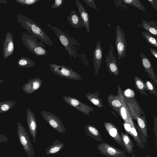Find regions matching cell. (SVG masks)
<instances>
[{"label": "cell", "mask_w": 157, "mask_h": 157, "mask_svg": "<svg viewBox=\"0 0 157 157\" xmlns=\"http://www.w3.org/2000/svg\"><path fill=\"white\" fill-rule=\"evenodd\" d=\"M17 17V22L31 35L47 45L56 47L55 45L38 24L23 14L18 13Z\"/></svg>", "instance_id": "obj_1"}, {"label": "cell", "mask_w": 157, "mask_h": 157, "mask_svg": "<svg viewBox=\"0 0 157 157\" xmlns=\"http://www.w3.org/2000/svg\"><path fill=\"white\" fill-rule=\"evenodd\" d=\"M47 25L53 31L61 44L65 47L71 59L72 58L75 59L77 57H79L77 52L80 49V44L78 42L56 27L52 26L48 23H47Z\"/></svg>", "instance_id": "obj_2"}, {"label": "cell", "mask_w": 157, "mask_h": 157, "mask_svg": "<svg viewBox=\"0 0 157 157\" xmlns=\"http://www.w3.org/2000/svg\"><path fill=\"white\" fill-rule=\"evenodd\" d=\"M21 38L25 47L36 56H44L48 55L44 48L45 46L41 41L27 32H23Z\"/></svg>", "instance_id": "obj_3"}, {"label": "cell", "mask_w": 157, "mask_h": 157, "mask_svg": "<svg viewBox=\"0 0 157 157\" xmlns=\"http://www.w3.org/2000/svg\"><path fill=\"white\" fill-rule=\"evenodd\" d=\"M17 133L20 143L28 157H34V150L29 134L25 127L19 122L17 123Z\"/></svg>", "instance_id": "obj_4"}, {"label": "cell", "mask_w": 157, "mask_h": 157, "mask_svg": "<svg viewBox=\"0 0 157 157\" xmlns=\"http://www.w3.org/2000/svg\"><path fill=\"white\" fill-rule=\"evenodd\" d=\"M52 71L56 75L71 80H80L82 78L77 72L64 65L54 63L49 64Z\"/></svg>", "instance_id": "obj_5"}, {"label": "cell", "mask_w": 157, "mask_h": 157, "mask_svg": "<svg viewBox=\"0 0 157 157\" xmlns=\"http://www.w3.org/2000/svg\"><path fill=\"white\" fill-rule=\"evenodd\" d=\"M116 36L115 45L117 50L118 59L125 58L127 44L124 32L118 25L116 28Z\"/></svg>", "instance_id": "obj_6"}, {"label": "cell", "mask_w": 157, "mask_h": 157, "mask_svg": "<svg viewBox=\"0 0 157 157\" xmlns=\"http://www.w3.org/2000/svg\"><path fill=\"white\" fill-rule=\"evenodd\" d=\"M42 117L54 130L60 133L65 132L66 129L62 121L53 114L45 111L41 112Z\"/></svg>", "instance_id": "obj_7"}, {"label": "cell", "mask_w": 157, "mask_h": 157, "mask_svg": "<svg viewBox=\"0 0 157 157\" xmlns=\"http://www.w3.org/2000/svg\"><path fill=\"white\" fill-rule=\"evenodd\" d=\"M97 148L100 153L108 157H126L123 151L108 144L101 143Z\"/></svg>", "instance_id": "obj_8"}, {"label": "cell", "mask_w": 157, "mask_h": 157, "mask_svg": "<svg viewBox=\"0 0 157 157\" xmlns=\"http://www.w3.org/2000/svg\"><path fill=\"white\" fill-rule=\"evenodd\" d=\"M63 98L65 102L70 106L86 115L90 116V113L94 111L91 107L74 97L64 96Z\"/></svg>", "instance_id": "obj_9"}, {"label": "cell", "mask_w": 157, "mask_h": 157, "mask_svg": "<svg viewBox=\"0 0 157 157\" xmlns=\"http://www.w3.org/2000/svg\"><path fill=\"white\" fill-rule=\"evenodd\" d=\"M105 62L107 69L111 74L117 76L120 73L116 56H114V48L112 44L110 45L108 56H105Z\"/></svg>", "instance_id": "obj_10"}, {"label": "cell", "mask_w": 157, "mask_h": 157, "mask_svg": "<svg viewBox=\"0 0 157 157\" xmlns=\"http://www.w3.org/2000/svg\"><path fill=\"white\" fill-rule=\"evenodd\" d=\"M118 90L120 94L121 106L120 108L119 115L124 121V123L129 124L131 126L134 125L132 116L128 106L125 102V98L123 94L120 85L118 86Z\"/></svg>", "instance_id": "obj_11"}, {"label": "cell", "mask_w": 157, "mask_h": 157, "mask_svg": "<svg viewBox=\"0 0 157 157\" xmlns=\"http://www.w3.org/2000/svg\"><path fill=\"white\" fill-rule=\"evenodd\" d=\"M2 47L3 58L4 59H7L13 54L14 49L13 36L9 30L7 32Z\"/></svg>", "instance_id": "obj_12"}, {"label": "cell", "mask_w": 157, "mask_h": 157, "mask_svg": "<svg viewBox=\"0 0 157 157\" xmlns=\"http://www.w3.org/2000/svg\"><path fill=\"white\" fill-rule=\"evenodd\" d=\"M26 117L29 131L33 137V143H35L37 128L36 116L33 113L27 108Z\"/></svg>", "instance_id": "obj_13"}, {"label": "cell", "mask_w": 157, "mask_h": 157, "mask_svg": "<svg viewBox=\"0 0 157 157\" xmlns=\"http://www.w3.org/2000/svg\"><path fill=\"white\" fill-rule=\"evenodd\" d=\"M126 103L132 118L136 120L141 132L147 139L148 136L147 128V122L144 114L143 117L141 116L140 115L137 114L131 106L129 104Z\"/></svg>", "instance_id": "obj_14"}, {"label": "cell", "mask_w": 157, "mask_h": 157, "mask_svg": "<svg viewBox=\"0 0 157 157\" xmlns=\"http://www.w3.org/2000/svg\"><path fill=\"white\" fill-rule=\"evenodd\" d=\"M42 82V80L39 78H32L23 85L22 90L25 93L31 94L40 87Z\"/></svg>", "instance_id": "obj_15"}, {"label": "cell", "mask_w": 157, "mask_h": 157, "mask_svg": "<svg viewBox=\"0 0 157 157\" xmlns=\"http://www.w3.org/2000/svg\"><path fill=\"white\" fill-rule=\"evenodd\" d=\"M103 58V52L100 41H98L93 52L94 67L95 69V74L96 76L101 67Z\"/></svg>", "instance_id": "obj_16"}, {"label": "cell", "mask_w": 157, "mask_h": 157, "mask_svg": "<svg viewBox=\"0 0 157 157\" xmlns=\"http://www.w3.org/2000/svg\"><path fill=\"white\" fill-rule=\"evenodd\" d=\"M140 56L142 65L145 72L147 73L149 77L157 86V77L150 60L143 52L140 53Z\"/></svg>", "instance_id": "obj_17"}, {"label": "cell", "mask_w": 157, "mask_h": 157, "mask_svg": "<svg viewBox=\"0 0 157 157\" xmlns=\"http://www.w3.org/2000/svg\"><path fill=\"white\" fill-rule=\"evenodd\" d=\"M104 125L106 131L113 140L125 149L117 127L111 123L108 122H105Z\"/></svg>", "instance_id": "obj_18"}, {"label": "cell", "mask_w": 157, "mask_h": 157, "mask_svg": "<svg viewBox=\"0 0 157 157\" xmlns=\"http://www.w3.org/2000/svg\"><path fill=\"white\" fill-rule=\"evenodd\" d=\"M75 1L80 17L82 19L86 28V32L90 33V17L86 10L80 2L78 0Z\"/></svg>", "instance_id": "obj_19"}, {"label": "cell", "mask_w": 157, "mask_h": 157, "mask_svg": "<svg viewBox=\"0 0 157 157\" xmlns=\"http://www.w3.org/2000/svg\"><path fill=\"white\" fill-rule=\"evenodd\" d=\"M109 105L112 109L119 115L120 108L121 106L120 94L118 90V94L117 96L110 94L107 97Z\"/></svg>", "instance_id": "obj_20"}, {"label": "cell", "mask_w": 157, "mask_h": 157, "mask_svg": "<svg viewBox=\"0 0 157 157\" xmlns=\"http://www.w3.org/2000/svg\"><path fill=\"white\" fill-rule=\"evenodd\" d=\"M67 18L68 22L75 28L79 29L85 26L80 17L74 10L71 11L70 14L67 17Z\"/></svg>", "instance_id": "obj_21"}, {"label": "cell", "mask_w": 157, "mask_h": 157, "mask_svg": "<svg viewBox=\"0 0 157 157\" xmlns=\"http://www.w3.org/2000/svg\"><path fill=\"white\" fill-rule=\"evenodd\" d=\"M84 130L86 134L89 136L98 141H103L99 130L94 126L88 124L85 127Z\"/></svg>", "instance_id": "obj_22"}, {"label": "cell", "mask_w": 157, "mask_h": 157, "mask_svg": "<svg viewBox=\"0 0 157 157\" xmlns=\"http://www.w3.org/2000/svg\"><path fill=\"white\" fill-rule=\"evenodd\" d=\"M120 136L124 149L128 153L132 154L134 145L132 139L127 134L122 132L120 133Z\"/></svg>", "instance_id": "obj_23"}, {"label": "cell", "mask_w": 157, "mask_h": 157, "mask_svg": "<svg viewBox=\"0 0 157 157\" xmlns=\"http://www.w3.org/2000/svg\"><path fill=\"white\" fill-rule=\"evenodd\" d=\"M141 21L142 28L156 37H157V23L154 21H147L142 19H141Z\"/></svg>", "instance_id": "obj_24"}, {"label": "cell", "mask_w": 157, "mask_h": 157, "mask_svg": "<svg viewBox=\"0 0 157 157\" xmlns=\"http://www.w3.org/2000/svg\"><path fill=\"white\" fill-rule=\"evenodd\" d=\"M64 146V144L58 140H56L50 146L45 149L46 154L47 155L56 153L61 150Z\"/></svg>", "instance_id": "obj_25"}, {"label": "cell", "mask_w": 157, "mask_h": 157, "mask_svg": "<svg viewBox=\"0 0 157 157\" xmlns=\"http://www.w3.org/2000/svg\"><path fill=\"white\" fill-rule=\"evenodd\" d=\"M99 94L96 92L93 93H89L86 95L87 99L94 105L100 108L102 107L105 108L101 99L99 98Z\"/></svg>", "instance_id": "obj_26"}, {"label": "cell", "mask_w": 157, "mask_h": 157, "mask_svg": "<svg viewBox=\"0 0 157 157\" xmlns=\"http://www.w3.org/2000/svg\"><path fill=\"white\" fill-rule=\"evenodd\" d=\"M134 81L136 89L142 95L147 96L148 94L145 92L146 87L145 82L137 76H135Z\"/></svg>", "instance_id": "obj_27"}, {"label": "cell", "mask_w": 157, "mask_h": 157, "mask_svg": "<svg viewBox=\"0 0 157 157\" xmlns=\"http://www.w3.org/2000/svg\"><path fill=\"white\" fill-rule=\"evenodd\" d=\"M17 65L20 67L30 68L34 67L35 63L32 59L24 56H22L18 60Z\"/></svg>", "instance_id": "obj_28"}, {"label": "cell", "mask_w": 157, "mask_h": 157, "mask_svg": "<svg viewBox=\"0 0 157 157\" xmlns=\"http://www.w3.org/2000/svg\"><path fill=\"white\" fill-rule=\"evenodd\" d=\"M16 103L15 101L11 100L0 102V114L10 110L14 106Z\"/></svg>", "instance_id": "obj_29"}, {"label": "cell", "mask_w": 157, "mask_h": 157, "mask_svg": "<svg viewBox=\"0 0 157 157\" xmlns=\"http://www.w3.org/2000/svg\"><path fill=\"white\" fill-rule=\"evenodd\" d=\"M142 34L147 42L155 48L157 47V38L151 33L146 31L142 32Z\"/></svg>", "instance_id": "obj_30"}, {"label": "cell", "mask_w": 157, "mask_h": 157, "mask_svg": "<svg viewBox=\"0 0 157 157\" xmlns=\"http://www.w3.org/2000/svg\"><path fill=\"white\" fill-rule=\"evenodd\" d=\"M131 126L130 134L133 137L134 141L136 142L138 147L141 148H144V146L142 140L140 139L134 125Z\"/></svg>", "instance_id": "obj_31"}, {"label": "cell", "mask_w": 157, "mask_h": 157, "mask_svg": "<svg viewBox=\"0 0 157 157\" xmlns=\"http://www.w3.org/2000/svg\"><path fill=\"white\" fill-rule=\"evenodd\" d=\"M124 3L132 6L142 11H145L144 7L139 0H124Z\"/></svg>", "instance_id": "obj_32"}, {"label": "cell", "mask_w": 157, "mask_h": 157, "mask_svg": "<svg viewBox=\"0 0 157 157\" xmlns=\"http://www.w3.org/2000/svg\"><path fill=\"white\" fill-rule=\"evenodd\" d=\"M146 90L148 91L151 94L157 96V91L153 82L151 80H146L145 82Z\"/></svg>", "instance_id": "obj_33"}, {"label": "cell", "mask_w": 157, "mask_h": 157, "mask_svg": "<svg viewBox=\"0 0 157 157\" xmlns=\"http://www.w3.org/2000/svg\"><path fill=\"white\" fill-rule=\"evenodd\" d=\"M17 3L22 5L30 6L33 5L39 1V0H16Z\"/></svg>", "instance_id": "obj_34"}, {"label": "cell", "mask_w": 157, "mask_h": 157, "mask_svg": "<svg viewBox=\"0 0 157 157\" xmlns=\"http://www.w3.org/2000/svg\"><path fill=\"white\" fill-rule=\"evenodd\" d=\"M123 94L126 98L129 99H132L135 96V93L134 91L131 89H126L124 91Z\"/></svg>", "instance_id": "obj_35"}, {"label": "cell", "mask_w": 157, "mask_h": 157, "mask_svg": "<svg viewBox=\"0 0 157 157\" xmlns=\"http://www.w3.org/2000/svg\"><path fill=\"white\" fill-rule=\"evenodd\" d=\"M85 2L89 6L95 10H97L98 8L94 1L93 0H84Z\"/></svg>", "instance_id": "obj_36"}, {"label": "cell", "mask_w": 157, "mask_h": 157, "mask_svg": "<svg viewBox=\"0 0 157 157\" xmlns=\"http://www.w3.org/2000/svg\"><path fill=\"white\" fill-rule=\"evenodd\" d=\"M64 1V0H56L51 7L55 9L59 8L63 4Z\"/></svg>", "instance_id": "obj_37"}, {"label": "cell", "mask_w": 157, "mask_h": 157, "mask_svg": "<svg viewBox=\"0 0 157 157\" xmlns=\"http://www.w3.org/2000/svg\"><path fill=\"white\" fill-rule=\"evenodd\" d=\"M154 131L157 140V117L154 115Z\"/></svg>", "instance_id": "obj_38"}, {"label": "cell", "mask_w": 157, "mask_h": 157, "mask_svg": "<svg viewBox=\"0 0 157 157\" xmlns=\"http://www.w3.org/2000/svg\"><path fill=\"white\" fill-rule=\"evenodd\" d=\"M8 140V138L6 136L0 134V143L6 142Z\"/></svg>", "instance_id": "obj_39"}, {"label": "cell", "mask_w": 157, "mask_h": 157, "mask_svg": "<svg viewBox=\"0 0 157 157\" xmlns=\"http://www.w3.org/2000/svg\"><path fill=\"white\" fill-rule=\"evenodd\" d=\"M147 1L152 5L153 8L157 12V0H148Z\"/></svg>", "instance_id": "obj_40"}, {"label": "cell", "mask_w": 157, "mask_h": 157, "mask_svg": "<svg viewBox=\"0 0 157 157\" xmlns=\"http://www.w3.org/2000/svg\"><path fill=\"white\" fill-rule=\"evenodd\" d=\"M124 125L125 130L130 134L131 128V125L129 124L125 123H124Z\"/></svg>", "instance_id": "obj_41"}, {"label": "cell", "mask_w": 157, "mask_h": 157, "mask_svg": "<svg viewBox=\"0 0 157 157\" xmlns=\"http://www.w3.org/2000/svg\"><path fill=\"white\" fill-rule=\"evenodd\" d=\"M150 52L152 55L156 58H157V51L154 48H150Z\"/></svg>", "instance_id": "obj_42"}, {"label": "cell", "mask_w": 157, "mask_h": 157, "mask_svg": "<svg viewBox=\"0 0 157 157\" xmlns=\"http://www.w3.org/2000/svg\"><path fill=\"white\" fill-rule=\"evenodd\" d=\"M0 3H4L5 4H6L7 2L6 1V0H0Z\"/></svg>", "instance_id": "obj_43"}, {"label": "cell", "mask_w": 157, "mask_h": 157, "mask_svg": "<svg viewBox=\"0 0 157 157\" xmlns=\"http://www.w3.org/2000/svg\"><path fill=\"white\" fill-rule=\"evenodd\" d=\"M146 157H151L150 156H149L148 155H146Z\"/></svg>", "instance_id": "obj_44"}, {"label": "cell", "mask_w": 157, "mask_h": 157, "mask_svg": "<svg viewBox=\"0 0 157 157\" xmlns=\"http://www.w3.org/2000/svg\"><path fill=\"white\" fill-rule=\"evenodd\" d=\"M81 157L78 156V157Z\"/></svg>", "instance_id": "obj_45"}]
</instances>
